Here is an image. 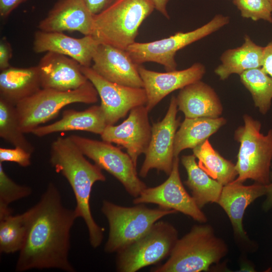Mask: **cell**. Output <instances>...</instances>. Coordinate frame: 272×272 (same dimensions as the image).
<instances>
[{"instance_id": "obj_1", "label": "cell", "mask_w": 272, "mask_h": 272, "mask_svg": "<svg viewBox=\"0 0 272 272\" xmlns=\"http://www.w3.org/2000/svg\"><path fill=\"white\" fill-rule=\"evenodd\" d=\"M27 229L16 271L57 268L74 272L69 260L70 233L77 212L62 205L59 191L50 182L39 201L27 211Z\"/></svg>"}, {"instance_id": "obj_2", "label": "cell", "mask_w": 272, "mask_h": 272, "mask_svg": "<svg viewBox=\"0 0 272 272\" xmlns=\"http://www.w3.org/2000/svg\"><path fill=\"white\" fill-rule=\"evenodd\" d=\"M49 162L71 186L77 202L75 209L77 215L86 224L91 246L97 248L103 241L104 229L93 219L90 199L94 184L106 180L102 169L88 161L68 137H59L51 143Z\"/></svg>"}, {"instance_id": "obj_3", "label": "cell", "mask_w": 272, "mask_h": 272, "mask_svg": "<svg viewBox=\"0 0 272 272\" xmlns=\"http://www.w3.org/2000/svg\"><path fill=\"white\" fill-rule=\"evenodd\" d=\"M227 244L217 237L208 224L194 225L177 240L168 260L151 269L154 272H199L207 271L227 254Z\"/></svg>"}, {"instance_id": "obj_4", "label": "cell", "mask_w": 272, "mask_h": 272, "mask_svg": "<svg viewBox=\"0 0 272 272\" xmlns=\"http://www.w3.org/2000/svg\"><path fill=\"white\" fill-rule=\"evenodd\" d=\"M154 9L151 0H115L94 15L91 35L99 43L126 50L135 42L141 25Z\"/></svg>"}, {"instance_id": "obj_5", "label": "cell", "mask_w": 272, "mask_h": 272, "mask_svg": "<svg viewBox=\"0 0 272 272\" xmlns=\"http://www.w3.org/2000/svg\"><path fill=\"white\" fill-rule=\"evenodd\" d=\"M244 125L235 131L234 138L240 143L235 168L237 178L243 183L248 179L267 185L270 182L272 160V129L266 135L260 132V122L247 114L243 116Z\"/></svg>"}, {"instance_id": "obj_6", "label": "cell", "mask_w": 272, "mask_h": 272, "mask_svg": "<svg viewBox=\"0 0 272 272\" xmlns=\"http://www.w3.org/2000/svg\"><path fill=\"white\" fill-rule=\"evenodd\" d=\"M126 207L107 200L102 202L101 211L109 227L104 250L117 253L132 243L162 217L177 212L159 207L151 209L142 204Z\"/></svg>"}, {"instance_id": "obj_7", "label": "cell", "mask_w": 272, "mask_h": 272, "mask_svg": "<svg viewBox=\"0 0 272 272\" xmlns=\"http://www.w3.org/2000/svg\"><path fill=\"white\" fill-rule=\"evenodd\" d=\"M98 94L89 80L80 88L69 91L41 88L16 106L22 131L31 133L35 128L57 117L66 105L76 103L93 104Z\"/></svg>"}, {"instance_id": "obj_8", "label": "cell", "mask_w": 272, "mask_h": 272, "mask_svg": "<svg viewBox=\"0 0 272 272\" xmlns=\"http://www.w3.org/2000/svg\"><path fill=\"white\" fill-rule=\"evenodd\" d=\"M229 21V17L218 14L206 24L192 31L179 32L152 42H135L126 50L138 65L154 62L163 65L166 71H174L177 66L175 56L178 50L219 30Z\"/></svg>"}, {"instance_id": "obj_9", "label": "cell", "mask_w": 272, "mask_h": 272, "mask_svg": "<svg viewBox=\"0 0 272 272\" xmlns=\"http://www.w3.org/2000/svg\"><path fill=\"white\" fill-rule=\"evenodd\" d=\"M178 232L168 222L158 221L139 239L117 253L116 269L135 272L169 256Z\"/></svg>"}, {"instance_id": "obj_10", "label": "cell", "mask_w": 272, "mask_h": 272, "mask_svg": "<svg viewBox=\"0 0 272 272\" xmlns=\"http://www.w3.org/2000/svg\"><path fill=\"white\" fill-rule=\"evenodd\" d=\"M82 153L95 164L116 178L134 198L147 187L138 177L137 166L129 155L112 143L80 135L68 136Z\"/></svg>"}, {"instance_id": "obj_11", "label": "cell", "mask_w": 272, "mask_h": 272, "mask_svg": "<svg viewBox=\"0 0 272 272\" xmlns=\"http://www.w3.org/2000/svg\"><path fill=\"white\" fill-rule=\"evenodd\" d=\"M178 110L176 97L173 96L164 118L152 126L151 140L139 173L141 177H146L153 169L170 174L175 158V134L180 124V118L176 117Z\"/></svg>"}, {"instance_id": "obj_12", "label": "cell", "mask_w": 272, "mask_h": 272, "mask_svg": "<svg viewBox=\"0 0 272 272\" xmlns=\"http://www.w3.org/2000/svg\"><path fill=\"white\" fill-rule=\"evenodd\" d=\"M179 159H174L173 167L168 178L162 184L153 187H146L137 197L134 205L154 203L161 208L173 210L189 216L194 220L205 223L207 218L192 196L185 190L179 171Z\"/></svg>"}, {"instance_id": "obj_13", "label": "cell", "mask_w": 272, "mask_h": 272, "mask_svg": "<svg viewBox=\"0 0 272 272\" xmlns=\"http://www.w3.org/2000/svg\"><path fill=\"white\" fill-rule=\"evenodd\" d=\"M83 73L96 89L107 125H114L135 107L146 105L144 88H135L111 82L96 73L91 66H81Z\"/></svg>"}, {"instance_id": "obj_14", "label": "cell", "mask_w": 272, "mask_h": 272, "mask_svg": "<svg viewBox=\"0 0 272 272\" xmlns=\"http://www.w3.org/2000/svg\"><path fill=\"white\" fill-rule=\"evenodd\" d=\"M149 112L146 105L135 107L122 123L107 125L100 134L102 141L124 148L136 166L139 157L145 154L151 138Z\"/></svg>"}, {"instance_id": "obj_15", "label": "cell", "mask_w": 272, "mask_h": 272, "mask_svg": "<svg viewBox=\"0 0 272 272\" xmlns=\"http://www.w3.org/2000/svg\"><path fill=\"white\" fill-rule=\"evenodd\" d=\"M138 71L147 95L146 106L150 112L171 92L201 80L206 71L205 65L195 62L184 70L165 73L149 70L140 64Z\"/></svg>"}, {"instance_id": "obj_16", "label": "cell", "mask_w": 272, "mask_h": 272, "mask_svg": "<svg viewBox=\"0 0 272 272\" xmlns=\"http://www.w3.org/2000/svg\"><path fill=\"white\" fill-rule=\"evenodd\" d=\"M91 67L105 79L119 85L143 88L138 64L125 50L99 43L93 55Z\"/></svg>"}, {"instance_id": "obj_17", "label": "cell", "mask_w": 272, "mask_h": 272, "mask_svg": "<svg viewBox=\"0 0 272 272\" xmlns=\"http://www.w3.org/2000/svg\"><path fill=\"white\" fill-rule=\"evenodd\" d=\"M94 15L84 0H58L37 27L45 32L77 31L91 35Z\"/></svg>"}, {"instance_id": "obj_18", "label": "cell", "mask_w": 272, "mask_h": 272, "mask_svg": "<svg viewBox=\"0 0 272 272\" xmlns=\"http://www.w3.org/2000/svg\"><path fill=\"white\" fill-rule=\"evenodd\" d=\"M37 66L41 88L72 90L80 88L88 80L78 61L56 52H47Z\"/></svg>"}, {"instance_id": "obj_19", "label": "cell", "mask_w": 272, "mask_h": 272, "mask_svg": "<svg viewBox=\"0 0 272 272\" xmlns=\"http://www.w3.org/2000/svg\"><path fill=\"white\" fill-rule=\"evenodd\" d=\"M99 43L92 35L77 38L63 32L37 30L34 35L33 50L36 53L53 52L72 58L82 66H91Z\"/></svg>"}, {"instance_id": "obj_20", "label": "cell", "mask_w": 272, "mask_h": 272, "mask_svg": "<svg viewBox=\"0 0 272 272\" xmlns=\"http://www.w3.org/2000/svg\"><path fill=\"white\" fill-rule=\"evenodd\" d=\"M267 185L255 182L250 185L233 181L224 185L217 202L227 214L234 233L239 238L247 239L243 228V218L247 207L257 198L266 195Z\"/></svg>"}, {"instance_id": "obj_21", "label": "cell", "mask_w": 272, "mask_h": 272, "mask_svg": "<svg viewBox=\"0 0 272 272\" xmlns=\"http://www.w3.org/2000/svg\"><path fill=\"white\" fill-rule=\"evenodd\" d=\"M176 100L178 110L185 118L220 117L223 113L221 101L215 90L201 80L180 89Z\"/></svg>"}, {"instance_id": "obj_22", "label": "cell", "mask_w": 272, "mask_h": 272, "mask_svg": "<svg viewBox=\"0 0 272 272\" xmlns=\"http://www.w3.org/2000/svg\"><path fill=\"white\" fill-rule=\"evenodd\" d=\"M107 125L101 106L93 105L83 111L65 110L59 120L50 124L38 126L31 133L38 137H43L56 132L81 130L100 135Z\"/></svg>"}, {"instance_id": "obj_23", "label": "cell", "mask_w": 272, "mask_h": 272, "mask_svg": "<svg viewBox=\"0 0 272 272\" xmlns=\"http://www.w3.org/2000/svg\"><path fill=\"white\" fill-rule=\"evenodd\" d=\"M41 89L37 65L28 67L11 66L1 71L0 98L15 106Z\"/></svg>"}, {"instance_id": "obj_24", "label": "cell", "mask_w": 272, "mask_h": 272, "mask_svg": "<svg viewBox=\"0 0 272 272\" xmlns=\"http://www.w3.org/2000/svg\"><path fill=\"white\" fill-rule=\"evenodd\" d=\"M244 40L240 46L226 50L221 55V63L215 70L220 80H225L232 74L240 75L248 70L261 67L264 47L257 45L247 35Z\"/></svg>"}, {"instance_id": "obj_25", "label": "cell", "mask_w": 272, "mask_h": 272, "mask_svg": "<svg viewBox=\"0 0 272 272\" xmlns=\"http://www.w3.org/2000/svg\"><path fill=\"white\" fill-rule=\"evenodd\" d=\"M226 119L217 118H185L175 134L174 154L178 157L184 150L194 149L203 143L223 125Z\"/></svg>"}, {"instance_id": "obj_26", "label": "cell", "mask_w": 272, "mask_h": 272, "mask_svg": "<svg viewBox=\"0 0 272 272\" xmlns=\"http://www.w3.org/2000/svg\"><path fill=\"white\" fill-rule=\"evenodd\" d=\"M181 161L187 174L184 183L197 206L201 209L209 202L217 203L223 185L199 167L193 154L182 156Z\"/></svg>"}, {"instance_id": "obj_27", "label": "cell", "mask_w": 272, "mask_h": 272, "mask_svg": "<svg viewBox=\"0 0 272 272\" xmlns=\"http://www.w3.org/2000/svg\"><path fill=\"white\" fill-rule=\"evenodd\" d=\"M198 165L211 177L223 186L234 181L238 175L235 165L222 157L209 140L192 149Z\"/></svg>"}, {"instance_id": "obj_28", "label": "cell", "mask_w": 272, "mask_h": 272, "mask_svg": "<svg viewBox=\"0 0 272 272\" xmlns=\"http://www.w3.org/2000/svg\"><path fill=\"white\" fill-rule=\"evenodd\" d=\"M27 229L26 211L13 216L0 217V251L6 254L20 251L25 240Z\"/></svg>"}, {"instance_id": "obj_29", "label": "cell", "mask_w": 272, "mask_h": 272, "mask_svg": "<svg viewBox=\"0 0 272 272\" xmlns=\"http://www.w3.org/2000/svg\"><path fill=\"white\" fill-rule=\"evenodd\" d=\"M239 76L241 82L250 93L255 106L265 114L271 104L272 78L261 67L248 70Z\"/></svg>"}, {"instance_id": "obj_30", "label": "cell", "mask_w": 272, "mask_h": 272, "mask_svg": "<svg viewBox=\"0 0 272 272\" xmlns=\"http://www.w3.org/2000/svg\"><path fill=\"white\" fill-rule=\"evenodd\" d=\"M22 131L15 106L0 98V137L15 147H20L32 154L34 147Z\"/></svg>"}, {"instance_id": "obj_31", "label": "cell", "mask_w": 272, "mask_h": 272, "mask_svg": "<svg viewBox=\"0 0 272 272\" xmlns=\"http://www.w3.org/2000/svg\"><path fill=\"white\" fill-rule=\"evenodd\" d=\"M31 192L30 187L19 185L10 178L0 162V217L11 214L9 205L28 196Z\"/></svg>"}, {"instance_id": "obj_32", "label": "cell", "mask_w": 272, "mask_h": 272, "mask_svg": "<svg viewBox=\"0 0 272 272\" xmlns=\"http://www.w3.org/2000/svg\"><path fill=\"white\" fill-rule=\"evenodd\" d=\"M244 18L272 23V6L268 0H233Z\"/></svg>"}, {"instance_id": "obj_33", "label": "cell", "mask_w": 272, "mask_h": 272, "mask_svg": "<svg viewBox=\"0 0 272 272\" xmlns=\"http://www.w3.org/2000/svg\"><path fill=\"white\" fill-rule=\"evenodd\" d=\"M32 154L24 149L15 147L14 149L0 148V162H12L23 167L31 164Z\"/></svg>"}, {"instance_id": "obj_34", "label": "cell", "mask_w": 272, "mask_h": 272, "mask_svg": "<svg viewBox=\"0 0 272 272\" xmlns=\"http://www.w3.org/2000/svg\"><path fill=\"white\" fill-rule=\"evenodd\" d=\"M13 50L10 43L6 37L0 40V70L3 71L11 66L10 61L12 57Z\"/></svg>"}, {"instance_id": "obj_35", "label": "cell", "mask_w": 272, "mask_h": 272, "mask_svg": "<svg viewBox=\"0 0 272 272\" xmlns=\"http://www.w3.org/2000/svg\"><path fill=\"white\" fill-rule=\"evenodd\" d=\"M27 0H0V16L6 19L21 4Z\"/></svg>"}, {"instance_id": "obj_36", "label": "cell", "mask_w": 272, "mask_h": 272, "mask_svg": "<svg viewBox=\"0 0 272 272\" xmlns=\"http://www.w3.org/2000/svg\"><path fill=\"white\" fill-rule=\"evenodd\" d=\"M261 67L272 78V41L264 46Z\"/></svg>"}, {"instance_id": "obj_37", "label": "cell", "mask_w": 272, "mask_h": 272, "mask_svg": "<svg viewBox=\"0 0 272 272\" xmlns=\"http://www.w3.org/2000/svg\"><path fill=\"white\" fill-rule=\"evenodd\" d=\"M87 6L94 15L101 13L115 0H84Z\"/></svg>"}, {"instance_id": "obj_38", "label": "cell", "mask_w": 272, "mask_h": 272, "mask_svg": "<svg viewBox=\"0 0 272 272\" xmlns=\"http://www.w3.org/2000/svg\"><path fill=\"white\" fill-rule=\"evenodd\" d=\"M155 7V9L162 14L165 17L169 19L167 10V5L169 0H151Z\"/></svg>"}, {"instance_id": "obj_39", "label": "cell", "mask_w": 272, "mask_h": 272, "mask_svg": "<svg viewBox=\"0 0 272 272\" xmlns=\"http://www.w3.org/2000/svg\"><path fill=\"white\" fill-rule=\"evenodd\" d=\"M270 182L267 184L266 198L262 205V209L265 212L268 211L272 208V172L270 173Z\"/></svg>"}, {"instance_id": "obj_40", "label": "cell", "mask_w": 272, "mask_h": 272, "mask_svg": "<svg viewBox=\"0 0 272 272\" xmlns=\"http://www.w3.org/2000/svg\"><path fill=\"white\" fill-rule=\"evenodd\" d=\"M269 3H270L271 6H272V0H268Z\"/></svg>"}]
</instances>
